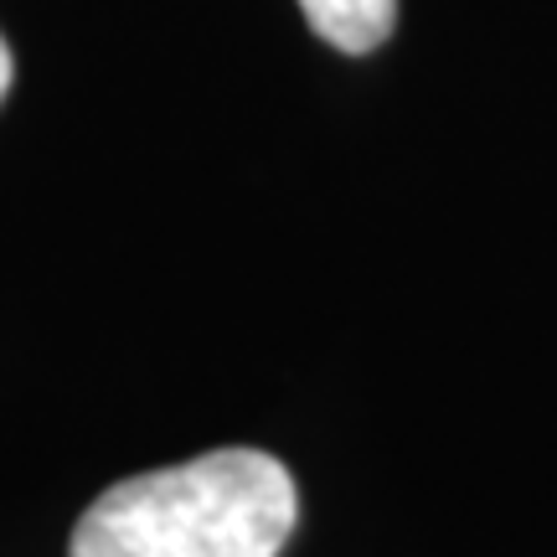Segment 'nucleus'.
I'll use <instances>...</instances> for the list:
<instances>
[{
  "label": "nucleus",
  "instance_id": "nucleus-3",
  "mask_svg": "<svg viewBox=\"0 0 557 557\" xmlns=\"http://www.w3.org/2000/svg\"><path fill=\"white\" fill-rule=\"evenodd\" d=\"M11 78H16V62H11V47H5V37H0V103H5V94H11Z\"/></svg>",
  "mask_w": 557,
  "mask_h": 557
},
{
  "label": "nucleus",
  "instance_id": "nucleus-2",
  "mask_svg": "<svg viewBox=\"0 0 557 557\" xmlns=\"http://www.w3.org/2000/svg\"><path fill=\"white\" fill-rule=\"evenodd\" d=\"M305 21L341 52H372L398 21V0H299Z\"/></svg>",
  "mask_w": 557,
  "mask_h": 557
},
{
  "label": "nucleus",
  "instance_id": "nucleus-1",
  "mask_svg": "<svg viewBox=\"0 0 557 557\" xmlns=\"http://www.w3.org/2000/svg\"><path fill=\"white\" fill-rule=\"evenodd\" d=\"M295 517V480L274 455L212 449L109 485L83 511L73 557H278Z\"/></svg>",
  "mask_w": 557,
  "mask_h": 557
}]
</instances>
